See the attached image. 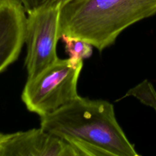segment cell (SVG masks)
Here are the masks:
<instances>
[{
  "mask_svg": "<svg viewBox=\"0 0 156 156\" xmlns=\"http://www.w3.org/2000/svg\"><path fill=\"white\" fill-rule=\"evenodd\" d=\"M26 13L18 0H0V74L18 59L25 44Z\"/></svg>",
  "mask_w": 156,
  "mask_h": 156,
  "instance_id": "cell-6",
  "label": "cell"
},
{
  "mask_svg": "<svg viewBox=\"0 0 156 156\" xmlns=\"http://www.w3.org/2000/svg\"><path fill=\"white\" fill-rule=\"evenodd\" d=\"M18 1L21 3L27 14L47 5L50 0H18Z\"/></svg>",
  "mask_w": 156,
  "mask_h": 156,
  "instance_id": "cell-9",
  "label": "cell"
},
{
  "mask_svg": "<svg viewBox=\"0 0 156 156\" xmlns=\"http://www.w3.org/2000/svg\"><path fill=\"white\" fill-rule=\"evenodd\" d=\"M60 7L47 5L27 13L25 65L27 79H32L58 60L57 42L61 38Z\"/></svg>",
  "mask_w": 156,
  "mask_h": 156,
  "instance_id": "cell-4",
  "label": "cell"
},
{
  "mask_svg": "<svg viewBox=\"0 0 156 156\" xmlns=\"http://www.w3.org/2000/svg\"><path fill=\"white\" fill-rule=\"evenodd\" d=\"M83 61L58 59L37 76L27 79L21 100L30 112L40 117L50 114L79 97L78 81Z\"/></svg>",
  "mask_w": 156,
  "mask_h": 156,
  "instance_id": "cell-3",
  "label": "cell"
},
{
  "mask_svg": "<svg viewBox=\"0 0 156 156\" xmlns=\"http://www.w3.org/2000/svg\"><path fill=\"white\" fill-rule=\"evenodd\" d=\"M65 44L66 52L69 59L79 62L91 57L93 52V46L87 41L76 37L62 35L60 38Z\"/></svg>",
  "mask_w": 156,
  "mask_h": 156,
  "instance_id": "cell-7",
  "label": "cell"
},
{
  "mask_svg": "<svg viewBox=\"0 0 156 156\" xmlns=\"http://www.w3.org/2000/svg\"><path fill=\"white\" fill-rule=\"evenodd\" d=\"M0 156H78L63 139L42 128L12 133H0Z\"/></svg>",
  "mask_w": 156,
  "mask_h": 156,
  "instance_id": "cell-5",
  "label": "cell"
},
{
  "mask_svg": "<svg viewBox=\"0 0 156 156\" xmlns=\"http://www.w3.org/2000/svg\"><path fill=\"white\" fill-rule=\"evenodd\" d=\"M41 127L67 142L78 140L100 146L114 156H137L117 122L114 105L80 96L41 117Z\"/></svg>",
  "mask_w": 156,
  "mask_h": 156,
  "instance_id": "cell-2",
  "label": "cell"
},
{
  "mask_svg": "<svg viewBox=\"0 0 156 156\" xmlns=\"http://www.w3.org/2000/svg\"><path fill=\"white\" fill-rule=\"evenodd\" d=\"M126 96L136 98L143 105L153 108L156 113V90L147 79L129 89Z\"/></svg>",
  "mask_w": 156,
  "mask_h": 156,
  "instance_id": "cell-8",
  "label": "cell"
},
{
  "mask_svg": "<svg viewBox=\"0 0 156 156\" xmlns=\"http://www.w3.org/2000/svg\"><path fill=\"white\" fill-rule=\"evenodd\" d=\"M156 14V0H71L60 7L61 37L87 41L100 52L129 26Z\"/></svg>",
  "mask_w": 156,
  "mask_h": 156,
  "instance_id": "cell-1",
  "label": "cell"
},
{
  "mask_svg": "<svg viewBox=\"0 0 156 156\" xmlns=\"http://www.w3.org/2000/svg\"><path fill=\"white\" fill-rule=\"evenodd\" d=\"M69 1H71V0H50L47 5L61 7V6L63 5L64 4H66V3H67Z\"/></svg>",
  "mask_w": 156,
  "mask_h": 156,
  "instance_id": "cell-10",
  "label": "cell"
}]
</instances>
